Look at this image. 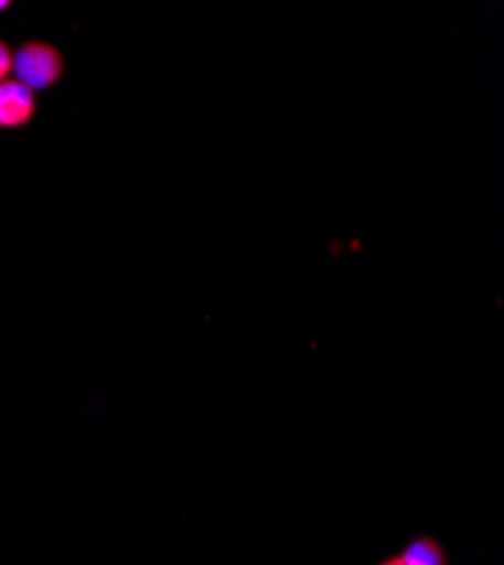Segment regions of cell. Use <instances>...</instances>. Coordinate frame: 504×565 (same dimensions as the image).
<instances>
[{"label":"cell","instance_id":"cell-1","mask_svg":"<svg viewBox=\"0 0 504 565\" xmlns=\"http://www.w3.org/2000/svg\"><path fill=\"white\" fill-rule=\"evenodd\" d=\"M12 73L32 93L51 88L62 79L64 57L51 43L28 41L14 53Z\"/></svg>","mask_w":504,"mask_h":565},{"label":"cell","instance_id":"cell-2","mask_svg":"<svg viewBox=\"0 0 504 565\" xmlns=\"http://www.w3.org/2000/svg\"><path fill=\"white\" fill-rule=\"evenodd\" d=\"M36 114L34 93L19 79L0 82V127L19 129Z\"/></svg>","mask_w":504,"mask_h":565},{"label":"cell","instance_id":"cell-3","mask_svg":"<svg viewBox=\"0 0 504 565\" xmlns=\"http://www.w3.org/2000/svg\"><path fill=\"white\" fill-rule=\"evenodd\" d=\"M380 565H446V554L441 545L432 539H419L407 550Z\"/></svg>","mask_w":504,"mask_h":565},{"label":"cell","instance_id":"cell-4","mask_svg":"<svg viewBox=\"0 0 504 565\" xmlns=\"http://www.w3.org/2000/svg\"><path fill=\"white\" fill-rule=\"evenodd\" d=\"M12 62L14 55L10 51V45L6 41H0V82H6L8 75L12 73Z\"/></svg>","mask_w":504,"mask_h":565},{"label":"cell","instance_id":"cell-5","mask_svg":"<svg viewBox=\"0 0 504 565\" xmlns=\"http://www.w3.org/2000/svg\"><path fill=\"white\" fill-rule=\"evenodd\" d=\"M10 8V3H8V0H0V12H3V10H8Z\"/></svg>","mask_w":504,"mask_h":565}]
</instances>
